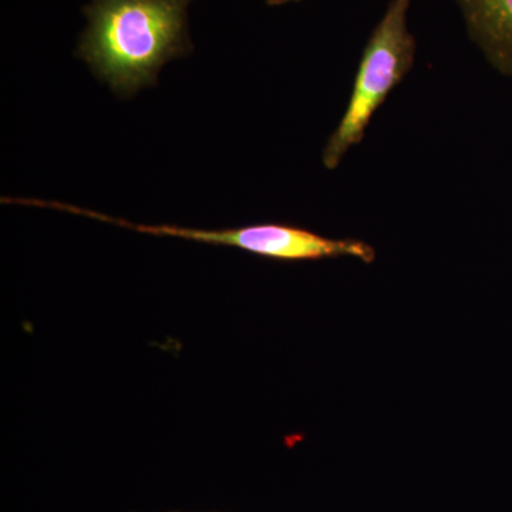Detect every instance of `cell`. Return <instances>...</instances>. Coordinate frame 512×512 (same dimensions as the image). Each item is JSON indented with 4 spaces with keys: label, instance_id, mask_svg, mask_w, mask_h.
Returning a JSON list of instances; mask_svg holds the SVG:
<instances>
[{
    "label": "cell",
    "instance_id": "1",
    "mask_svg": "<svg viewBox=\"0 0 512 512\" xmlns=\"http://www.w3.org/2000/svg\"><path fill=\"white\" fill-rule=\"evenodd\" d=\"M194 0H92L76 56L114 93L156 86L165 63L190 55L188 8Z\"/></svg>",
    "mask_w": 512,
    "mask_h": 512
},
{
    "label": "cell",
    "instance_id": "2",
    "mask_svg": "<svg viewBox=\"0 0 512 512\" xmlns=\"http://www.w3.org/2000/svg\"><path fill=\"white\" fill-rule=\"evenodd\" d=\"M412 0H392L363 50L348 107L323 150L322 161L335 170L365 138L367 127L407 73L416 56V40L407 28Z\"/></svg>",
    "mask_w": 512,
    "mask_h": 512
},
{
    "label": "cell",
    "instance_id": "4",
    "mask_svg": "<svg viewBox=\"0 0 512 512\" xmlns=\"http://www.w3.org/2000/svg\"><path fill=\"white\" fill-rule=\"evenodd\" d=\"M471 39L498 72L512 76V0H456Z\"/></svg>",
    "mask_w": 512,
    "mask_h": 512
},
{
    "label": "cell",
    "instance_id": "5",
    "mask_svg": "<svg viewBox=\"0 0 512 512\" xmlns=\"http://www.w3.org/2000/svg\"><path fill=\"white\" fill-rule=\"evenodd\" d=\"M301 2V0H266L269 6H282L286 5V3H295Z\"/></svg>",
    "mask_w": 512,
    "mask_h": 512
},
{
    "label": "cell",
    "instance_id": "3",
    "mask_svg": "<svg viewBox=\"0 0 512 512\" xmlns=\"http://www.w3.org/2000/svg\"><path fill=\"white\" fill-rule=\"evenodd\" d=\"M86 215L93 220L133 229L141 234L187 239L201 244L227 245L281 261H309L336 256H353L367 264L375 261V249L365 242L326 238L292 225L259 224L242 228L197 229L177 225L133 224L92 210L87 211Z\"/></svg>",
    "mask_w": 512,
    "mask_h": 512
}]
</instances>
